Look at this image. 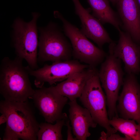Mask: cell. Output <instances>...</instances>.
Instances as JSON below:
<instances>
[{
    "mask_svg": "<svg viewBox=\"0 0 140 140\" xmlns=\"http://www.w3.org/2000/svg\"><path fill=\"white\" fill-rule=\"evenodd\" d=\"M70 120H68L66 122L65 125L67 127V140H77L75 137L74 138L72 135V127L70 126Z\"/></svg>",
    "mask_w": 140,
    "mask_h": 140,
    "instance_id": "cell-20",
    "label": "cell"
},
{
    "mask_svg": "<svg viewBox=\"0 0 140 140\" xmlns=\"http://www.w3.org/2000/svg\"><path fill=\"white\" fill-rule=\"evenodd\" d=\"M119 39L113 48L114 55L122 60L127 74H138L140 73V45L135 42L127 32L118 30Z\"/></svg>",
    "mask_w": 140,
    "mask_h": 140,
    "instance_id": "cell-11",
    "label": "cell"
},
{
    "mask_svg": "<svg viewBox=\"0 0 140 140\" xmlns=\"http://www.w3.org/2000/svg\"><path fill=\"white\" fill-rule=\"evenodd\" d=\"M119 95L117 110L120 117L132 119L140 124V84L136 75L127 74Z\"/></svg>",
    "mask_w": 140,
    "mask_h": 140,
    "instance_id": "cell-10",
    "label": "cell"
},
{
    "mask_svg": "<svg viewBox=\"0 0 140 140\" xmlns=\"http://www.w3.org/2000/svg\"><path fill=\"white\" fill-rule=\"evenodd\" d=\"M115 42L109 44V51L105 60L101 63L99 75L101 85L106 97L108 116L109 120L114 116L119 117L116 103L119 90L123 82L124 72L121 60L116 57L113 52Z\"/></svg>",
    "mask_w": 140,
    "mask_h": 140,
    "instance_id": "cell-3",
    "label": "cell"
},
{
    "mask_svg": "<svg viewBox=\"0 0 140 140\" xmlns=\"http://www.w3.org/2000/svg\"><path fill=\"white\" fill-rule=\"evenodd\" d=\"M38 53V62L40 64L47 61L53 62L71 60L72 48L61 29L51 22L40 29Z\"/></svg>",
    "mask_w": 140,
    "mask_h": 140,
    "instance_id": "cell-5",
    "label": "cell"
},
{
    "mask_svg": "<svg viewBox=\"0 0 140 140\" xmlns=\"http://www.w3.org/2000/svg\"><path fill=\"white\" fill-rule=\"evenodd\" d=\"M89 76L80 100L85 108L88 110L94 121L107 131L105 136L117 131L109 123L107 109V99L102 87L96 67H90Z\"/></svg>",
    "mask_w": 140,
    "mask_h": 140,
    "instance_id": "cell-4",
    "label": "cell"
},
{
    "mask_svg": "<svg viewBox=\"0 0 140 140\" xmlns=\"http://www.w3.org/2000/svg\"><path fill=\"white\" fill-rule=\"evenodd\" d=\"M92 12V15L103 24L113 26L117 30L122 26L119 16L110 6L108 0H87Z\"/></svg>",
    "mask_w": 140,
    "mask_h": 140,
    "instance_id": "cell-16",
    "label": "cell"
},
{
    "mask_svg": "<svg viewBox=\"0 0 140 140\" xmlns=\"http://www.w3.org/2000/svg\"><path fill=\"white\" fill-rule=\"evenodd\" d=\"M35 90L31 99L45 121L53 123L59 120L67 119L66 113L62 111L68 98L59 94L53 86H43Z\"/></svg>",
    "mask_w": 140,
    "mask_h": 140,
    "instance_id": "cell-9",
    "label": "cell"
},
{
    "mask_svg": "<svg viewBox=\"0 0 140 140\" xmlns=\"http://www.w3.org/2000/svg\"><path fill=\"white\" fill-rule=\"evenodd\" d=\"M0 112L7 118L3 140H37L39 124L34 109L28 101L0 102Z\"/></svg>",
    "mask_w": 140,
    "mask_h": 140,
    "instance_id": "cell-1",
    "label": "cell"
},
{
    "mask_svg": "<svg viewBox=\"0 0 140 140\" xmlns=\"http://www.w3.org/2000/svg\"><path fill=\"white\" fill-rule=\"evenodd\" d=\"M69 118L74 135L77 140H86L90 135V127L95 128L97 124L87 109L77 103L76 99L68 103Z\"/></svg>",
    "mask_w": 140,
    "mask_h": 140,
    "instance_id": "cell-14",
    "label": "cell"
},
{
    "mask_svg": "<svg viewBox=\"0 0 140 140\" xmlns=\"http://www.w3.org/2000/svg\"><path fill=\"white\" fill-rule=\"evenodd\" d=\"M101 140H132L129 137L125 136L124 137L121 136L118 134L115 133L112 134L108 136L101 135L99 139Z\"/></svg>",
    "mask_w": 140,
    "mask_h": 140,
    "instance_id": "cell-19",
    "label": "cell"
},
{
    "mask_svg": "<svg viewBox=\"0 0 140 140\" xmlns=\"http://www.w3.org/2000/svg\"><path fill=\"white\" fill-rule=\"evenodd\" d=\"M7 118L4 114H2L0 116V125L6 122Z\"/></svg>",
    "mask_w": 140,
    "mask_h": 140,
    "instance_id": "cell-21",
    "label": "cell"
},
{
    "mask_svg": "<svg viewBox=\"0 0 140 140\" xmlns=\"http://www.w3.org/2000/svg\"><path fill=\"white\" fill-rule=\"evenodd\" d=\"M90 67L76 72L61 82L53 86L55 90L70 101L80 96L88 78Z\"/></svg>",
    "mask_w": 140,
    "mask_h": 140,
    "instance_id": "cell-15",
    "label": "cell"
},
{
    "mask_svg": "<svg viewBox=\"0 0 140 140\" xmlns=\"http://www.w3.org/2000/svg\"><path fill=\"white\" fill-rule=\"evenodd\" d=\"M109 122L111 126L124 136L132 140H140V124H137L134 120L114 116Z\"/></svg>",
    "mask_w": 140,
    "mask_h": 140,
    "instance_id": "cell-17",
    "label": "cell"
},
{
    "mask_svg": "<svg viewBox=\"0 0 140 140\" xmlns=\"http://www.w3.org/2000/svg\"><path fill=\"white\" fill-rule=\"evenodd\" d=\"M23 59L16 56L7 57L0 65V93L4 100L24 102L31 98L35 92L29 80V73L23 64Z\"/></svg>",
    "mask_w": 140,
    "mask_h": 140,
    "instance_id": "cell-2",
    "label": "cell"
},
{
    "mask_svg": "<svg viewBox=\"0 0 140 140\" xmlns=\"http://www.w3.org/2000/svg\"><path fill=\"white\" fill-rule=\"evenodd\" d=\"M110 2L113 4L115 5L118 3L120 0H108Z\"/></svg>",
    "mask_w": 140,
    "mask_h": 140,
    "instance_id": "cell-22",
    "label": "cell"
},
{
    "mask_svg": "<svg viewBox=\"0 0 140 140\" xmlns=\"http://www.w3.org/2000/svg\"><path fill=\"white\" fill-rule=\"evenodd\" d=\"M117 5L122 26L140 45V9L136 0H120Z\"/></svg>",
    "mask_w": 140,
    "mask_h": 140,
    "instance_id": "cell-13",
    "label": "cell"
},
{
    "mask_svg": "<svg viewBox=\"0 0 140 140\" xmlns=\"http://www.w3.org/2000/svg\"><path fill=\"white\" fill-rule=\"evenodd\" d=\"M32 15V19L28 22L20 18L16 20L12 42L16 56L25 60L32 69L35 70L38 68L37 22L39 15L33 12Z\"/></svg>",
    "mask_w": 140,
    "mask_h": 140,
    "instance_id": "cell-7",
    "label": "cell"
},
{
    "mask_svg": "<svg viewBox=\"0 0 140 140\" xmlns=\"http://www.w3.org/2000/svg\"><path fill=\"white\" fill-rule=\"evenodd\" d=\"M89 67L75 59L53 62L51 65L45 64L35 70L28 65L26 66L29 75L34 77V85L39 88L43 87L45 82L52 85L63 81L74 73Z\"/></svg>",
    "mask_w": 140,
    "mask_h": 140,
    "instance_id": "cell-8",
    "label": "cell"
},
{
    "mask_svg": "<svg viewBox=\"0 0 140 140\" xmlns=\"http://www.w3.org/2000/svg\"><path fill=\"white\" fill-rule=\"evenodd\" d=\"M72 1L75 13L81 23L80 30L86 37L93 41L101 48L105 44H109L113 41L101 23L90 13L91 9L85 8L79 0Z\"/></svg>",
    "mask_w": 140,
    "mask_h": 140,
    "instance_id": "cell-12",
    "label": "cell"
},
{
    "mask_svg": "<svg viewBox=\"0 0 140 140\" xmlns=\"http://www.w3.org/2000/svg\"><path fill=\"white\" fill-rule=\"evenodd\" d=\"M53 14L62 23L63 31L70 40L74 59L92 67L101 64L107 54L89 40L80 30L68 22L59 11H54Z\"/></svg>",
    "mask_w": 140,
    "mask_h": 140,
    "instance_id": "cell-6",
    "label": "cell"
},
{
    "mask_svg": "<svg viewBox=\"0 0 140 140\" xmlns=\"http://www.w3.org/2000/svg\"><path fill=\"white\" fill-rule=\"evenodd\" d=\"M67 119L58 120L54 124L47 122L39 124L37 140H63L61 130L63 126L65 124V121Z\"/></svg>",
    "mask_w": 140,
    "mask_h": 140,
    "instance_id": "cell-18",
    "label": "cell"
},
{
    "mask_svg": "<svg viewBox=\"0 0 140 140\" xmlns=\"http://www.w3.org/2000/svg\"><path fill=\"white\" fill-rule=\"evenodd\" d=\"M140 9V0H136Z\"/></svg>",
    "mask_w": 140,
    "mask_h": 140,
    "instance_id": "cell-23",
    "label": "cell"
}]
</instances>
